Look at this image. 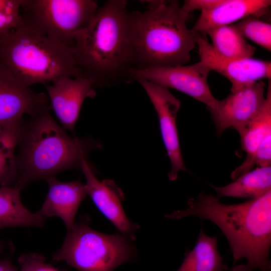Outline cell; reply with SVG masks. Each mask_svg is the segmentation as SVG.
Here are the masks:
<instances>
[{
	"mask_svg": "<svg viewBox=\"0 0 271 271\" xmlns=\"http://www.w3.org/2000/svg\"><path fill=\"white\" fill-rule=\"evenodd\" d=\"M21 190L0 186V229L13 227H42L44 220L30 211L22 203Z\"/></svg>",
	"mask_w": 271,
	"mask_h": 271,
	"instance_id": "cell-19",
	"label": "cell"
},
{
	"mask_svg": "<svg viewBox=\"0 0 271 271\" xmlns=\"http://www.w3.org/2000/svg\"><path fill=\"white\" fill-rule=\"evenodd\" d=\"M271 130V83L268 80L265 103L250 122L239 133L242 150L246 153L245 159L254 152L267 132Z\"/></svg>",
	"mask_w": 271,
	"mask_h": 271,
	"instance_id": "cell-22",
	"label": "cell"
},
{
	"mask_svg": "<svg viewBox=\"0 0 271 271\" xmlns=\"http://www.w3.org/2000/svg\"><path fill=\"white\" fill-rule=\"evenodd\" d=\"M3 248H4L3 242L0 240V255L3 251Z\"/></svg>",
	"mask_w": 271,
	"mask_h": 271,
	"instance_id": "cell-30",
	"label": "cell"
},
{
	"mask_svg": "<svg viewBox=\"0 0 271 271\" xmlns=\"http://www.w3.org/2000/svg\"><path fill=\"white\" fill-rule=\"evenodd\" d=\"M214 51L219 55L230 59L251 58L255 48L248 44L239 30L231 24L208 30Z\"/></svg>",
	"mask_w": 271,
	"mask_h": 271,
	"instance_id": "cell-20",
	"label": "cell"
},
{
	"mask_svg": "<svg viewBox=\"0 0 271 271\" xmlns=\"http://www.w3.org/2000/svg\"><path fill=\"white\" fill-rule=\"evenodd\" d=\"M270 0H187L182 9L191 14L195 10L201 13L192 29L205 38L213 28L231 25L245 18H260L269 11Z\"/></svg>",
	"mask_w": 271,
	"mask_h": 271,
	"instance_id": "cell-9",
	"label": "cell"
},
{
	"mask_svg": "<svg viewBox=\"0 0 271 271\" xmlns=\"http://www.w3.org/2000/svg\"><path fill=\"white\" fill-rule=\"evenodd\" d=\"M21 124L0 127V186H16L18 176L16 151Z\"/></svg>",
	"mask_w": 271,
	"mask_h": 271,
	"instance_id": "cell-21",
	"label": "cell"
},
{
	"mask_svg": "<svg viewBox=\"0 0 271 271\" xmlns=\"http://www.w3.org/2000/svg\"><path fill=\"white\" fill-rule=\"evenodd\" d=\"M138 81L144 88L157 113L160 131L171 163L170 180H175L179 172L187 171L183 161L177 126L181 102L169 90L144 79Z\"/></svg>",
	"mask_w": 271,
	"mask_h": 271,
	"instance_id": "cell-10",
	"label": "cell"
},
{
	"mask_svg": "<svg viewBox=\"0 0 271 271\" xmlns=\"http://www.w3.org/2000/svg\"><path fill=\"white\" fill-rule=\"evenodd\" d=\"M234 180L224 186H211L219 197H259L271 191V166L257 167Z\"/></svg>",
	"mask_w": 271,
	"mask_h": 271,
	"instance_id": "cell-18",
	"label": "cell"
},
{
	"mask_svg": "<svg viewBox=\"0 0 271 271\" xmlns=\"http://www.w3.org/2000/svg\"><path fill=\"white\" fill-rule=\"evenodd\" d=\"M149 3L144 12H129L132 68L186 64L202 36L187 27L191 14L182 10L178 1Z\"/></svg>",
	"mask_w": 271,
	"mask_h": 271,
	"instance_id": "cell-4",
	"label": "cell"
},
{
	"mask_svg": "<svg viewBox=\"0 0 271 271\" xmlns=\"http://www.w3.org/2000/svg\"><path fill=\"white\" fill-rule=\"evenodd\" d=\"M93 0H23V20L49 38L73 46L98 8Z\"/></svg>",
	"mask_w": 271,
	"mask_h": 271,
	"instance_id": "cell-7",
	"label": "cell"
},
{
	"mask_svg": "<svg viewBox=\"0 0 271 271\" xmlns=\"http://www.w3.org/2000/svg\"><path fill=\"white\" fill-rule=\"evenodd\" d=\"M0 62L28 87L66 77H84L73 46L49 38L23 18L17 28L0 34Z\"/></svg>",
	"mask_w": 271,
	"mask_h": 271,
	"instance_id": "cell-5",
	"label": "cell"
},
{
	"mask_svg": "<svg viewBox=\"0 0 271 271\" xmlns=\"http://www.w3.org/2000/svg\"><path fill=\"white\" fill-rule=\"evenodd\" d=\"M244 38L270 51L271 25L259 18L250 16L233 24Z\"/></svg>",
	"mask_w": 271,
	"mask_h": 271,
	"instance_id": "cell-23",
	"label": "cell"
},
{
	"mask_svg": "<svg viewBox=\"0 0 271 271\" xmlns=\"http://www.w3.org/2000/svg\"><path fill=\"white\" fill-rule=\"evenodd\" d=\"M188 207L165 215L172 219L194 216L216 224L226 237L233 264L245 258L251 269L271 271V191L243 203L226 204L200 192L187 200Z\"/></svg>",
	"mask_w": 271,
	"mask_h": 271,
	"instance_id": "cell-1",
	"label": "cell"
},
{
	"mask_svg": "<svg viewBox=\"0 0 271 271\" xmlns=\"http://www.w3.org/2000/svg\"><path fill=\"white\" fill-rule=\"evenodd\" d=\"M50 109L46 106L21 124L15 187L21 191L35 181H46L61 172L81 170L90 152L101 147L92 139L70 136L52 117Z\"/></svg>",
	"mask_w": 271,
	"mask_h": 271,
	"instance_id": "cell-3",
	"label": "cell"
},
{
	"mask_svg": "<svg viewBox=\"0 0 271 271\" xmlns=\"http://www.w3.org/2000/svg\"><path fill=\"white\" fill-rule=\"evenodd\" d=\"M20 271H60L46 263L45 257L37 253H25L18 259Z\"/></svg>",
	"mask_w": 271,
	"mask_h": 271,
	"instance_id": "cell-26",
	"label": "cell"
},
{
	"mask_svg": "<svg viewBox=\"0 0 271 271\" xmlns=\"http://www.w3.org/2000/svg\"><path fill=\"white\" fill-rule=\"evenodd\" d=\"M271 130L262 140L253 154L231 174V178L235 180L240 175L247 172L254 166L257 167L271 166Z\"/></svg>",
	"mask_w": 271,
	"mask_h": 271,
	"instance_id": "cell-24",
	"label": "cell"
},
{
	"mask_svg": "<svg viewBox=\"0 0 271 271\" xmlns=\"http://www.w3.org/2000/svg\"><path fill=\"white\" fill-rule=\"evenodd\" d=\"M198 46L200 62L225 77L231 83V91L241 88L244 85L261 80H270L271 62L252 58L230 59L217 54L211 44L203 37H199Z\"/></svg>",
	"mask_w": 271,
	"mask_h": 271,
	"instance_id": "cell-13",
	"label": "cell"
},
{
	"mask_svg": "<svg viewBox=\"0 0 271 271\" xmlns=\"http://www.w3.org/2000/svg\"><path fill=\"white\" fill-rule=\"evenodd\" d=\"M5 271H18L17 268L14 266L10 261L8 263Z\"/></svg>",
	"mask_w": 271,
	"mask_h": 271,
	"instance_id": "cell-29",
	"label": "cell"
},
{
	"mask_svg": "<svg viewBox=\"0 0 271 271\" xmlns=\"http://www.w3.org/2000/svg\"><path fill=\"white\" fill-rule=\"evenodd\" d=\"M126 4L125 0L107 1L98 7L89 24L74 38L73 48L77 65L94 86H112L130 80Z\"/></svg>",
	"mask_w": 271,
	"mask_h": 271,
	"instance_id": "cell-2",
	"label": "cell"
},
{
	"mask_svg": "<svg viewBox=\"0 0 271 271\" xmlns=\"http://www.w3.org/2000/svg\"><path fill=\"white\" fill-rule=\"evenodd\" d=\"M23 0H0V34L17 28L22 21Z\"/></svg>",
	"mask_w": 271,
	"mask_h": 271,
	"instance_id": "cell-25",
	"label": "cell"
},
{
	"mask_svg": "<svg viewBox=\"0 0 271 271\" xmlns=\"http://www.w3.org/2000/svg\"><path fill=\"white\" fill-rule=\"evenodd\" d=\"M211 70L201 62L193 64L131 68L130 79H144L166 88H172L203 103L210 112L215 109L219 100L212 94L208 84Z\"/></svg>",
	"mask_w": 271,
	"mask_h": 271,
	"instance_id": "cell-8",
	"label": "cell"
},
{
	"mask_svg": "<svg viewBox=\"0 0 271 271\" xmlns=\"http://www.w3.org/2000/svg\"><path fill=\"white\" fill-rule=\"evenodd\" d=\"M46 181L49 190L41 208L36 213L44 220L54 216L60 218L68 231L73 227L79 206L87 195L86 185L80 179L64 182L56 177Z\"/></svg>",
	"mask_w": 271,
	"mask_h": 271,
	"instance_id": "cell-16",
	"label": "cell"
},
{
	"mask_svg": "<svg viewBox=\"0 0 271 271\" xmlns=\"http://www.w3.org/2000/svg\"><path fill=\"white\" fill-rule=\"evenodd\" d=\"M217 236L207 235L200 229L195 245L185 253L184 260L177 271H225L217 246Z\"/></svg>",
	"mask_w": 271,
	"mask_h": 271,
	"instance_id": "cell-17",
	"label": "cell"
},
{
	"mask_svg": "<svg viewBox=\"0 0 271 271\" xmlns=\"http://www.w3.org/2000/svg\"><path fill=\"white\" fill-rule=\"evenodd\" d=\"M10 260L7 258H0V271H5Z\"/></svg>",
	"mask_w": 271,
	"mask_h": 271,
	"instance_id": "cell-28",
	"label": "cell"
},
{
	"mask_svg": "<svg viewBox=\"0 0 271 271\" xmlns=\"http://www.w3.org/2000/svg\"><path fill=\"white\" fill-rule=\"evenodd\" d=\"M264 82L259 80L244 85L219 100L211 115L217 134L231 128L238 133L259 113L266 99Z\"/></svg>",
	"mask_w": 271,
	"mask_h": 271,
	"instance_id": "cell-11",
	"label": "cell"
},
{
	"mask_svg": "<svg viewBox=\"0 0 271 271\" xmlns=\"http://www.w3.org/2000/svg\"><path fill=\"white\" fill-rule=\"evenodd\" d=\"M61 247L52 256L79 271H113L131 261L136 250L123 234H106L91 228L87 221L75 223L67 231Z\"/></svg>",
	"mask_w": 271,
	"mask_h": 271,
	"instance_id": "cell-6",
	"label": "cell"
},
{
	"mask_svg": "<svg viewBox=\"0 0 271 271\" xmlns=\"http://www.w3.org/2000/svg\"><path fill=\"white\" fill-rule=\"evenodd\" d=\"M232 271H252V269L247 265L239 264L234 265L232 268Z\"/></svg>",
	"mask_w": 271,
	"mask_h": 271,
	"instance_id": "cell-27",
	"label": "cell"
},
{
	"mask_svg": "<svg viewBox=\"0 0 271 271\" xmlns=\"http://www.w3.org/2000/svg\"><path fill=\"white\" fill-rule=\"evenodd\" d=\"M81 170L86 179L87 195L99 211L122 234L134 239L139 226L126 216L122 206L124 195L121 190L112 180H99L88 160L83 162Z\"/></svg>",
	"mask_w": 271,
	"mask_h": 271,
	"instance_id": "cell-15",
	"label": "cell"
},
{
	"mask_svg": "<svg viewBox=\"0 0 271 271\" xmlns=\"http://www.w3.org/2000/svg\"><path fill=\"white\" fill-rule=\"evenodd\" d=\"M44 85L51 108L63 126L74 132L84 100L96 95L93 83L85 77H66Z\"/></svg>",
	"mask_w": 271,
	"mask_h": 271,
	"instance_id": "cell-14",
	"label": "cell"
},
{
	"mask_svg": "<svg viewBox=\"0 0 271 271\" xmlns=\"http://www.w3.org/2000/svg\"><path fill=\"white\" fill-rule=\"evenodd\" d=\"M47 94L36 92L20 83L0 62V127L21 124L29 116L48 106Z\"/></svg>",
	"mask_w": 271,
	"mask_h": 271,
	"instance_id": "cell-12",
	"label": "cell"
}]
</instances>
